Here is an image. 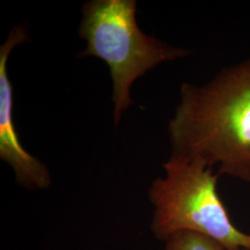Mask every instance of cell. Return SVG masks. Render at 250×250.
I'll list each match as a JSON object with an SVG mask.
<instances>
[{
    "instance_id": "cell-1",
    "label": "cell",
    "mask_w": 250,
    "mask_h": 250,
    "mask_svg": "<svg viewBox=\"0 0 250 250\" xmlns=\"http://www.w3.org/2000/svg\"><path fill=\"white\" fill-rule=\"evenodd\" d=\"M168 134L171 156L250 183V57L203 85L183 83Z\"/></svg>"
},
{
    "instance_id": "cell-2",
    "label": "cell",
    "mask_w": 250,
    "mask_h": 250,
    "mask_svg": "<svg viewBox=\"0 0 250 250\" xmlns=\"http://www.w3.org/2000/svg\"><path fill=\"white\" fill-rule=\"evenodd\" d=\"M78 34L86 41L78 58L107 63L113 83V118L119 125L132 105L134 81L161 63L187 58L192 51L147 36L136 22L135 0H92L83 4Z\"/></svg>"
},
{
    "instance_id": "cell-3",
    "label": "cell",
    "mask_w": 250,
    "mask_h": 250,
    "mask_svg": "<svg viewBox=\"0 0 250 250\" xmlns=\"http://www.w3.org/2000/svg\"><path fill=\"white\" fill-rule=\"evenodd\" d=\"M165 175L148 190L154 207L150 230L165 242L180 231L209 235L226 250H250V233L238 230L217 190L220 175L202 161L170 156Z\"/></svg>"
},
{
    "instance_id": "cell-4",
    "label": "cell",
    "mask_w": 250,
    "mask_h": 250,
    "mask_svg": "<svg viewBox=\"0 0 250 250\" xmlns=\"http://www.w3.org/2000/svg\"><path fill=\"white\" fill-rule=\"evenodd\" d=\"M29 41L26 28L14 26L0 47V159L14 170L19 185L27 189L49 188L51 176L48 168L21 146L13 122V88L7 62L12 50Z\"/></svg>"
},
{
    "instance_id": "cell-5",
    "label": "cell",
    "mask_w": 250,
    "mask_h": 250,
    "mask_svg": "<svg viewBox=\"0 0 250 250\" xmlns=\"http://www.w3.org/2000/svg\"><path fill=\"white\" fill-rule=\"evenodd\" d=\"M165 250H226L222 243L202 232L180 231L165 241Z\"/></svg>"
},
{
    "instance_id": "cell-6",
    "label": "cell",
    "mask_w": 250,
    "mask_h": 250,
    "mask_svg": "<svg viewBox=\"0 0 250 250\" xmlns=\"http://www.w3.org/2000/svg\"><path fill=\"white\" fill-rule=\"evenodd\" d=\"M247 250V249H245V250Z\"/></svg>"
}]
</instances>
